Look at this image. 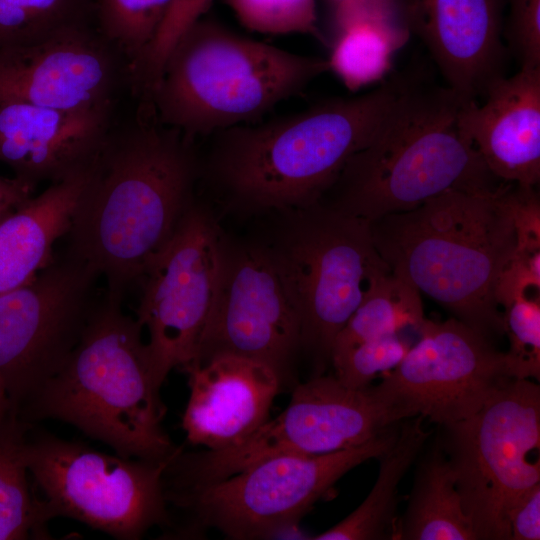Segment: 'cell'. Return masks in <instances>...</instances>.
<instances>
[{"instance_id":"1","label":"cell","mask_w":540,"mask_h":540,"mask_svg":"<svg viewBox=\"0 0 540 540\" xmlns=\"http://www.w3.org/2000/svg\"><path fill=\"white\" fill-rule=\"evenodd\" d=\"M194 140L163 125L150 103L110 128L74 211L66 254L123 299L172 239L195 201Z\"/></svg>"},{"instance_id":"2","label":"cell","mask_w":540,"mask_h":540,"mask_svg":"<svg viewBox=\"0 0 540 540\" xmlns=\"http://www.w3.org/2000/svg\"><path fill=\"white\" fill-rule=\"evenodd\" d=\"M407 80L393 77L356 97L218 131L200 173L237 210L281 212L318 202L370 141Z\"/></svg>"},{"instance_id":"3","label":"cell","mask_w":540,"mask_h":540,"mask_svg":"<svg viewBox=\"0 0 540 540\" xmlns=\"http://www.w3.org/2000/svg\"><path fill=\"white\" fill-rule=\"evenodd\" d=\"M370 225L392 271L486 338L505 334L496 289L516 247L513 183L448 190Z\"/></svg>"},{"instance_id":"4","label":"cell","mask_w":540,"mask_h":540,"mask_svg":"<svg viewBox=\"0 0 540 540\" xmlns=\"http://www.w3.org/2000/svg\"><path fill=\"white\" fill-rule=\"evenodd\" d=\"M122 300L99 297L76 347L18 415L27 423L70 424L122 457L165 461L180 447L162 428L166 407L143 328L124 313Z\"/></svg>"},{"instance_id":"5","label":"cell","mask_w":540,"mask_h":540,"mask_svg":"<svg viewBox=\"0 0 540 540\" xmlns=\"http://www.w3.org/2000/svg\"><path fill=\"white\" fill-rule=\"evenodd\" d=\"M464 101L447 86L408 78L370 141L319 201L373 222L448 190L500 185L459 127Z\"/></svg>"},{"instance_id":"6","label":"cell","mask_w":540,"mask_h":540,"mask_svg":"<svg viewBox=\"0 0 540 540\" xmlns=\"http://www.w3.org/2000/svg\"><path fill=\"white\" fill-rule=\"evenodd\" d=\"M327 71V59L201 18L173 46L148 102L160 123L194 140L253 123Z\"/></svg>"},{"instance_id":"7","label":"cell","mask_w":540,"mask_h":540,"mask_svg":"<svg viewBox=\"0 0 540 540\" xmlns=\"http://www.w3.org/2000/svg\"><path fill=\"white\" fill-rule=\"evenodd\" d=\"M280 213L268 246L300 314L301 350L320 375L331 363L337 335L376 277L390 267L365 219L321 201Z\"/></svg>"},{"instance_id":"8","label":"cell","mask_w":540,"mask_h":540,"mask_svg":"<svg viewBox=\"0 0 540 540\" xmlns=\"http://www.w3.org/2000/svg\"><path fill=\"white\" fill-rule=\"evenodd\" d=\"M411 418L381 386L350 388L335 375H314L294 387L285 410L243 442L222 450L184 453L168 463L166 489L225 479L279 455H322L360 446Z\"/></svg>"},{"instance_id":"9","label":"cell","mask_w":540,"mask_h":540,"mask_svg":"<svg viewBox=\"0 0 540 540\" xmlns=\"http://www.w3.org/2000/svg\"><path fill=\"white\" fill-rule=\"evenodd\" d=\"M399 425L360 446L322 455H279L222 480L164 489L167 505L186 515L179 536L204 528L229 539H264L293 529L349 470L378 458L395 441Z\"/></svg>"},{"instance_id":"10","label":"cell","mask_w":540,"mask_h":540,"mask_svg":"<svg viewBox=\"0 0 540 540\" xmlns=\"http://www.w3.org/2000/svg\"><path fill=\"white\" fill-rule=\"evenodd\" d=\"M439 444L481 540H510L509 513L540 483V386L511 379L474 414L442 425Z\"/></svg>"},{"instance_id":"11","label":"cell","mask_w":540,"mask_h":540,"mask_svg":"<svg viewBox=\"0 0 540 540\" xmlns=\"http://www.w3.org/2000/svg\"><path fill=\"white\" fill-rule=\"evenodd\" d=\"M172 458L111 455L47 432L25 444L49 519L68 517L119 540H138L153 526L170 524L163 475Z\"/></svg>"},{"instance_id":"12","label":"cell","mask_w":540,"mask_h":540,"mask_svg":"<svg viewBox=\"0 0 540 540\" xmlns=\"http://www.w3.org/2000/svg\"><path fill=\"white\" fill-rule=\"evenodd\" d=\"M227 237L211 211L194 201L175 234L142 276L136 319L155 384L193 362L213 306Z\"/></svg>"},{"instance_id":"13","label":"cell","mask_w":540,"mask_h":540,"mask_svg":"<svg viewBox=\"0 0 540 540\" xmlns=\"http://www.w3.org/2000/svg\"><path fill=\"white\" fill-rule=\"evenodd\" d=\"M99 276L64 254L0 294V380L16 413L76 347L99 299Z\"/></svg>"},{"instance_id":"14","label":"cell","mask_w":540,"mask_h":540,"mask_svg":"<svg viewBox=\"0 0 540 540\" xmlns=\"http://www.w3.org/2000/svg\"><path fill=\"white\" fill-rule=\"evenodd\" d=\"M299 350L300 314L269 246L227 238L217 294L189 365L241 356L273 368L284 385Z\"/></svg>"},{"instance_id":"15","label":"cell","mask_w":540,"mask_h":540,"mask_svg":"<svg viewBox=\"0 0 540 540\" xmlns=\"http://www.w3.org/2000/svg\"><path fill=\"white\" fill-rule=\"evenodd\" d=\"M399 365L379 383L410 415L446 425L477 412L513 379L505 353L454 318L425 319Z\"/></svg>"},{"instance_id":"16","label":"cell","mask_w":540,"mask_h":540,"mask_svg":"<svg viewBox=\"0 0 540 540\" xmlns=\"http://www.w3.org/2000/svg\"><path fill=\"white\" fill-rule=\"evenodd\" d=\"M131 88L125 57L94 24L0 50V102L59 110H115Z\"/></svg>"},{"instance_id":"17","label":"cell","mask_w":540,"mask_h":540,"mask_svg":"<svg viewBox=\"0 0 540 540\" xmlns=\"http://www.w3.org/2000/svg\"><path fill=\"white\" fill-rule=\"evenodd\" d=\"M114 123V110H59L0 102V162L34 188L87 171Z\"/></svg>"},{"instance_id":"18","label":"cell","mask_w":540,"mask_h":540,"mask_svg":"<svg viewBox=\"0 0 540 540\" xmlns=\"http://www.w3.org/2000/svg\"><path fill=\"white\" fill-rule=\"evenodd\" d=\"M405 22L437 64L446 86L476 100L503 75L500 0H398Z\"/></svg>"},{"instance_id":"19","label":"cell","mask_w":540,"mask_h":540,"mask_svg":"<svg viewBox=\"0 0 540 540\" xmlns=\"http://www.w3.org/2000/svg\"><path fill=\"white\" fill-rule=\"evenodd\" d=\"M182 369L190 388L182 428L189 443L207 450L229 448L250 437L269 419L283 385L267 364L231 354Z\"/></svg>"},{"instance_id":"20","label":"cell","mask_w":540,"mask_h":540,"mask_svg":"<svg viewBox=\"0 0 540 540\" xmlns=\"http://www.w3.org/2000/svg\"><path fill=\"white\" fill-rule=\"evenodd\" d=\"M485 101H464L459 127L490 173L502 182L535 187L540 180V68L497 79Z\"/></svg>"},{"instance_id":"21","label":"cell","mask_w":540,"mask_h":540,"mask_svg":"<svg viewBox=\"0 0 540 540\" xmlns=\"http://www.w3.org/2000/svg\"><path fill=\"white\" fill-rule=\"evenodd\" d=\"M89 169L50 184L0 224V294L29 283L55 260L54 245L69 232Z\"/></svg>"},{"instance_id":"22","label":"cell","mask_w":540,"mask_h":540,"mask_svg":"<svg viewBox=\"0 0 540 540\" xmlns=\"http://www.w3.org/2000/svg\"><path fill=\"white\" fill-rule=\"evenodd\" d=\"M329 70L351 92L380 81L409 39L398 0H346L334 5Z\"/></svg>"},{"instance_id":"23","label":"cell","mask_w":540,"mask_h":540,"mask_svg":"<svg viewBox=\"0 0 540 540\" xmlns=\"http://www.w3.org/2000/svg\"><path fill=\"white\" fill-rule=\"evenodd\" d=\"M423 420L424 417L417 415L400 423L395 441L378 457V477L365 500L338 524L312 539H393L398 485L430 436L423 427Z\"/></svg>"},{"instance_id":"24","label":"cell","mask_w":540,"mask_h":540,"mask_svg":"<svg viewBox=\"0 0 540 540\" xmlns=\"http://www.w3.org/2000/svg\"><path fill=\"white\" fill-rule=\"evenodd\" d=\"M393 539L477 540L456 488L453 469L438 445L420 463Z\"/></svg>"},{"instance_id":"25","label":"cell","mask_w":540,"mask_h":540,"mask_svg":"<svg viewBox=\"0 0 540 540\" xmlns=\"http://www.w3.org/2000/svg\"><path fill=\"white\" fill-rule=\"evenodd\" d=\"M27 425L13 411L0 431V540L51 538L44 502L28 482Z\"/></svg>"},{"instance_id":"26","label":"cell","mask_w":540,"mask_h":540,"mask_svg":"<svg viewBox=\"0 0 540 540\" xmlns=\"http://www.w3.org/2000/svg\"><path fill=\"white\" fill-rule=\"evenodd\" d=\"M420 294L410 281L391 269L377 276L337 335L331 361L364 341L401 333L406 328L417 332L426 319Z\"/></svg>"},{"instance_id":"27","label":"cell","mask_w":540,"mask_h":540,"mask_svg":"<svg viewBox=\"0 0 540 540\" xmlns=\"http://www.w3.org/2000/svg\"><path fill=\"white\" fill-rule=\"evenodd\" d=\"M94 0H0V50L94 24Z\"/></svg>"},{"instance_id":"28","label":"cell","mask_w":540,"mask_h":540,"mask_svg":"<svg viewBox=\"0 0 540 540\" xmlns=\"http://www.w3.org/2000/svg\"><path fill=\"white\" fill-rule=\"evenodd\" d=\"M173 1L94 0V26L131 68L154 39Z\"/></svg>"},{"instance_id":"29","label":"cell","mask_w":540,"mask_h":540,"mask_svg":"<svg viewBox=\"0 0 540 540\" xmlns=\"http://www.w3.org/2000/svg\"><path fill=\"white\" fill-rule=\"evenodd\" d=\"M503 308L504 331L509 340L506 366L513 379H540V289L521 292Z\"/></svg>"},{"instance_id":"30","label":"cell","mask_w":540,"mask_h":540,"mask_svg":"<svg viewBox=\"0 0 540 540\" xmlns=\"http://www.w3.org/2000/svg\"><path fill=\"white\" fill-rule=\"evenodd\" d=\"M237 20L252 32L308 34L323 41L316 0H224Z\"/></svg>"},{"instance_id":"31","label":"cell","mask_w":540,"mask_h":540,"mask_svg":"<svg viewBox=\"0 0 540 540\" xmlns=\"http://www.w3.org/2000/svg\"><path fill=\"white\" fill-rule=\"evenodd\" d=\"M213 0H174L154 39L131 68L136 87L150 92L178 39L202 18Z\"/></svg>"},{"instance_id":"32","label":"cell","mask_w":540,"mask_h":540,"mask_svg":"<svg viewBox=\"0 0 540 540\" xmlns=\"http://www.w3.org/2000/svg\"><path fill=\"white\" fill-rule=\"evenodd\" d=\"M412 345L401 333L373 338L332 359L336 378L350 388H364L402 361Z\"/></svg>"},{"instance_id":"33","label":"cell","mask_w":540,"mask_h":540,"mask_svg":"<svg viewBox=\"0 0 540 540\" xmlns=\"http://www.w3.org/2000/svg\"><path fill=\"white\" fill-rule=\"evenodd\" d=\"M506 37L520 69L540 68V0H511Z\"/></svg>"},{"instance_id":"34","label":"cell","mask_w":540,"mask_h":540,"mask_svg":"<svg viewBox=\"0 0 540 540\" xmlns=\"http://www.w3.org/2000/svg\"><path fill=\"white\" fill-rule=\"evenodd\" d=\"M508 521L510 540L540 539V483L513 506Z\"/></svg>"},{"instance_id":"35","label":"cell","mask_w":540,"mask_h":540,"mask_svg":"<svg viewBox=\"0 0 540 540\" xmlns=\"http://www.w3.org/2000/svg\"><path fill=\"white\" fill-rule=\"evenodd\" d=\"M34 190L14 177L0 176V224L22 207L33 196Z\"/></svg>"},{"instance_id":"36","label":"cell","mask_w":540,"mask_h":540,"mask_svg":"<svg viewBox=\"0 0 540 540\" xmlns=\"http://www.w3.org/2000/svg\"><path fill=\"white\" fill-rule=\"evenodd\" d=\"M13 411L6 388L0 380V431Z\"/></svg>"},{"instance_id":"37","label":"cell","mask_w":540,"mask_h":540,"mask_svg":"<svg viewBox=\"0 0 540 540\" xmlns=\"http://www.w3.org/2000/svg\"><path fill=\"white\" fill-rule=\"evenodd\" d=\"M334 5L344 2L346 0H330Z\"/></svg>"}]
</instances>
